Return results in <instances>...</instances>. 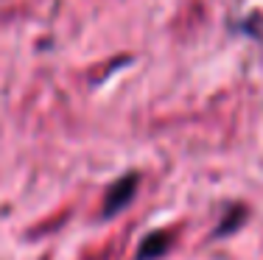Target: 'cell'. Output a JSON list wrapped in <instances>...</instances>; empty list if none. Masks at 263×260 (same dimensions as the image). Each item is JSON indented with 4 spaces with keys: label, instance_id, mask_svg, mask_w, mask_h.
I'll return each mask as SVG.
<instances>
[{
    "label": "cell",
    "instance_id": "obj_1",
    "mask_svg": "<svg viewBox=\"0 0 263 260\" xmlns=\"http://www.w3.org/2000/svg\"><path fill=\"white\" fill-rule=\"evenodd\" d=\"M137 182H140V176L137 173H126V176H121L115 185L109 188V193H106V202H104V218H109V215L121 213L126 204L135 199V190H137Z\"/></svg>",
    "mask_w": 263,
    "mask_h": 260
},
{
    "label": "cell",
    "instance_id": "obj_2",
    "mask_svg": "<svg viewBox=\"0 0 263 260\" xmlns=\"http://www.w3.org/2000/svg\"><path fill=\"white\" fill-rule=\"evenodd\" d=\"M168 252V235L165 232H154V235H146L137 249V260H152V257H160Z\"/></svg>",
    "mask_w": 263,
    "mask_h": 260
},
{
    "label": "cell",
    "instance_id": "obj_3",
    "mask_svg": "<svg viewBox=\"0 0 263 260\" xmlns=\"http://www.w3.org/2000/svg\"><path fill=\"white\" fill-rule=\"evenodd\" d=\"M241 218H243V207H233V210L227 213V218H224V224L218 227V232H216V235H230L233 230H238Z\"/></svg>",
    "mask_w": 263,
    "mask_h": 260
}]
</instances>
